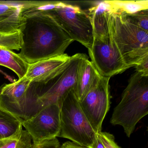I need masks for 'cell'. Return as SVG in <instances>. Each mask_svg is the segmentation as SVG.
Wrapping results in <instances>:
<instances>
[{
    "mask_svg": "<svg viewBox=\"0 0 148 148\" xmlns=\"http://www.w3.org/2000/svg\"><path fill=\"white\" fill-rule=\"evenodd\" d=\"M49 1H28L22 9L23 44L19 55L28 64L63 55L74 40L47 8Z\"/></svg>",
    "mask_w": 148,
    "mask_h": 148,
    "instance_id": "cell-1",
    "label": "cell"
},
{
    "mask_svg": "<svg viewBox=\"0 0 148 148\" xmlns=\"http://www.w3.org/2000/svg\"><path fill=\"white\" fill-rule=\"evenodd\" d=\"M148 113V76L136 71L130 78L121 100L110 119L113 125H121L128 137L138 122Z\"/></svg>",
    "mask_w": 148,
    "mask_h": 148,
    "instance_id": "cell-2",
    "label": "cell"
},
{
    "mask_svg": "<svg viewBox=\"0 0 148 148\" xmlns=\"http://www.w3.org/2000/svg\"><path fill=\"white\" fill-rule=\"evenodd\" d=\"M109 29L112 40L129 68L148 56V32L130 23L123 14L111 12Z\"/></svg>",
    "mask_w": 148,
    "mask_h": 148,
    "instance_id": "cell-3",
    "label": "cell"
},
{
    "mask_svg": "<svg viewBox=\"0 0 148 148\" xmlns=\"http://www.w3.org/2000/svg\"><path fill=\"white\" fill-rule=\"evenodd\" d=\"M42 108L35 83L24 77L0 89V110L21 122L36 115Z\"/></svg>",
    "mask_w": 148,
    "mask_h": 148,
    "instance_id": "cell-4",
    "label": "cell"
},
{
    "mask_svg": "<svg viewBox=\"0 0 148 148\" xmlns=\"http://www.w3.org/2000/svg\"><path fill=\"white\" fill-rule=\"evenodd\" d=\"M60 109V130L58 137L90 148L97 134L82 110L74 89L66 95Z\"/></svg>",
    "mask_w": 148,
    "mask_h": 148,
    "instance_id": "cell-5",
    "label": "cell"
},
{
    "mask_svg": "<svg viewBox=\"0 0 148 148\" xmlns=\"http://www.w3.org/2000/svg\"><path fill=\"white\" fill-rule=\"evenodd\" d=\"M47 6L60 26L74 41L87 49L91 46L93 30L87 11L65 1H49Z\"/></svg>",
    "mask_w": 148,
    "mask_h": 148,
    "instance_id": "cell-6",
    "label": "cell"
},
{
    "mask_svg": "<svg viewBox=\"0 0 148 148\" xmlns=\"http://www.w3.org/2000/svg\"><path fill=\"white\" fill-rule=\"evenodd\" d=\"M85 55L77 53L71 56L68 62L51 79L44 84L35 83L39 100L43 108L52 104L60 107L66 95L75 87L79 65Z\"/></svg>",
    "mask_w": 148,
    "mask_h": 148,
    "instance_id": "cell-7",
    "label": "cell"
},
{
    "mask_svg": "<svg viewBox=\"0 0 148 148\" xmlns=\"http://www.w3.org/2000/svg\"><path fill=\"white\" fill-rule=\"evenodd\" d=\"M91 61L100 76L110 78L129 69L125 64L110 34L105 41L93 38L88 48Z\"/></svg>",
    "mask_w": 148,
    "mask_h": 148,
    "instance_id": "cell-8",
    "label": "cell"
},
{
    "mask_svg": "<svg viewBox=\"0 0 148 148\" xmlns=\"http://www.w3.org/2000/svg\"><path fill=\"white\" fill-rule=\"evenodd\" d=\"M60 113L58 105H50L43 107L32 117L21 122L33 143H39L58 136Z\"/></svg>",
    "mask_w": 148,
    "mask_h": 148,
    "instance_id": "cell-9",
    "label": "cell"
},
{
    "mask_svg": "<svg viewBox=\"0 0 148 148\" xmlns=\"http://www.w3.org/2000/svg\"><path fill=\"white\" fill-rule=\"evenodd\" d=\"M110 78L101 77L98 84L79 102L82 110L97 134L101 131L103 121L110 106Z\"/></svg>",
    "mask_w": 148,
    "mask_h": 148,
    "instance_id": "cell-10",
    "label": "cell"
},
{
    "mask_svg": "<svg viewBox=\"0 0 148 148\" xmlns=\"http://www.w3.org/2000/svg\"><path fill=\"white\" fill-rule=\"evenodd\" d=\"M66 53L29 64L25 77L32 83L44 84L51 79L68 62Z\"/></svg>",
    "mask_w": 148,
    "mask_h": 148,
    "instance_id": "cell-11",
    "label": "cell"
},
{
    "mask_svg": "<svg viewBox=\"0 0 148 148\" xmlns=\"http://www.w3.org/2000/svg\"><path fill=\"white\" fill-rule=\"evenodd\" d=\"M28 1H0V33L22 30L24 26L22 9Z\"/></svg>",
    "mask_w": 148,
    "mask_h": 148,
    "instance_id": "cell-12",
    "label": "cell"
},
{
    "mask_svg": "<svg viewBox=\"0 0 148 148\" xmlns=\"http://www.w3.org/2000/svg\"><path fill=\"white\" fill-rule=\"evenodd\" d=\"M101 76L86 55L79 65L77 82L74 91L77 99L80 102L98 84Z\"/></svg>",
    "mask_w": 148,
    "mask_h": 148,
    "instance_id": "cell-13",
    "label": "cell"
},
{
    "mask_svg": "<svg viewBox=\"0 0 148 148\" xmlns=\"http://www.w3.org/2000/svg\"><path fill=\"white\" fill-rule=\"evenodd\" d=\"M87 11L93 30V38L105 41L110 35L111 12L105 1H100Z\"/></svg>",
    "mask_w": 148,
    "mask_h": 148,
    "instance_id": "cell-14",
    "label": "cell"
},
{
    "mask_svg": "<svg viewBox=\"0 0 148 148\" xmlns=\"http://www.w3.org/2000/svg\"><path fill=\"white\" fill-rule=\"evenodd\" d=\"M29 64L18 53L0 47V65L12 71L18 77V79L25 77Z\"/></svg>",
    "mask_w": 148,
    "mask_h": 148,
    "instance_id": "cell-15",
    "label": "cell"
},
{
    "mask_svg": "<svg viewBox=\"0 0 148 148\" xmlns=\"http://www.w3.org/2000/svg\"><path fill=\"white\" fill-rule=\"evenodd\" d=\"M111 12L131 14L148 9V0L105 1Z\"/></svg>",
    "mask_w": 148,
    "mask_h": 148,
    "instance_id": "cell-16",
    "label": "cell"
},
{
    "mask_svg": "<svg viewBox=\"0 0 148 148\" xmlns=\"http://www.w3.org/2000/svg\"><path fill=\"white\" fill-rule=\"evenodd\" d=\"M32 138L23 126L12 136L0 139V148H32Z\"/></svg>",
    "mask_w": 148,
    "mask_h": 148,
    "instance_id": "cell-17",
    "label": "cell"
},
{
    "mask_svg": "<svg viewBox=\"0 0 148 148\" xmlns=\"http://www.w3.org/2000/svg\"><path fill=\"white\" fill-rule=\"evenodd\" d=\"M22 127L20 120L0 110V139L12 136Z\"/></svg>",
    "mask_w": 148,
    "mask_h": 148,
    "instance_id": "cell-18",
    "label": "cell"
},
{
    "mask_svg": "<svg viewBox=\"0 0 148 148\" xmlns=\"http://www.w3.org/2000/svg\"><path fill=\"white\" fill-rule=\"evenodd\" d=\"M21 30L10 33H0V47L12 51H19L23 44Z\"/></svg>",
    "mask_w": 148,
    "mask_h": 148,
    "instance_id": "cell-19",
    "label": "cell"
},
{
    "mask_svg": "<svg viewBox=\"0 0 148 148\" xmlns=\"http://www.w3.org/2000/svg\"><path fill=\"white\" fill-rule=\"evenodd\" d=\"M123 14L130 23L148 32V9L131 14Z\"/></svg>",
    "mask_w": 148,
    "mask_h": 148,
    "instance_id": "cell-20",
    "label": "cell"
},
{
    "mask_svg": "<svg viewBox=\"0 0 148 148\" xmlns=\"http://www.w3.org/2000/svg\"><path fill=\"white\" fill-rule=\"evenodd\" d=\"M97 134L103 142L105 148H121L115 142V138L112 134L102 131Z\"/></svg>",
    "mask_w": 148,
    "mask_h": 148,
    "instance_id": "cell-21",
    "label": "cell"
},
{
    "mask_svg": "<svg viewBox=\"0 0 148 148\" xmlns=\"http://www.w3.org/2000/svg\"><path fill=\"white\" fill-rule=\"evenodd\" d=\"M60 143L58 139L55 138L46 140L39 143H33L32 148H60Z\"/></svg>",
    "mask_w": 148,
    "mask_h": 148,
    "instance_id": "cell-22",
    "label": "cell"
},
{
    "mask_svg": "<svg viewBox=\"0 0 148 148\" xmlns=\"http://www.w3.org/2000/svg\"><path fill=\"white\" fill-rule=\"evenodd\" d=\"M135 66L136 71L143 75L148 76V56L144 58Z\"/></svg>",
    "mask_w": 148,
    "mask_h": 148,
    "instance_id": "cell-23",
    "label": "cell"
},
{
    "mask_svg": "<svg viewBox=\"0 0 148 148\" xmlns=\"http://www.w3.org/2000/svg\"><path fill=\"white\" fill-rule=\"evenodd\" d=\"M60 148H88L87 147L80 146L77 144L71 141H67L64 143L62 145H60Z\"/></svg>",
    "mask_w": 148,
    "mask_h": 148,
    "instance_id": "cell-24",
    "label": "cell"
}]
</instances>
